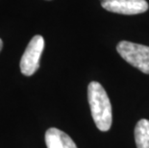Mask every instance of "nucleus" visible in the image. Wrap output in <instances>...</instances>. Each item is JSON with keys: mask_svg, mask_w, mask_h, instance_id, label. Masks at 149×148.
Instances as JSON below:
<instances>
[{"mask_svg": "<svg viewBox=\"0 0 149 148\" xmlns=\"http://www.w3.org/2000/svg\"><path fill=\"white\" fill-rule=\"evenodd\" d=\"M44 48L42 36H35L28 43L20 60V70L25 76H31L40 67V60Z\"/></svg>", "mask_w": 149, "mask_h": 148, "instance_id": "nucleus-3", "label": "nucleus"}, {"mask_svg": "<svg viewBox=\"0 0 149 148\" xmlns=\"http://www.w3.org/2000/svg\"><path fill=\"white\" fill-rule=\"evenodd\" d=\"M101 6L105 10L120 15H139L149 8L145 0H101Z\"/></svg>", "mask_w": 149, "mask_h": 148, "instance_id": "nucleus-4", "label": "nucleus"}, {"mask_svg": "<svg viewBox=\"0 0 149 148\" xmlns=\"http://www.w3.org/2000/svg\"><path fill=\"white\" fill-rule=\"evenodd\" d=\"M47 148H77L72 138L57 128H50L45 133Z\"/></svg>", "mask_w": 149, "mask_h": 148, "instance_id": "nucleus-5", "label": "nucleus"}, {"mask_svg": "<svg viewBox=\"0 0 149 148\" xmlns=\"http://www.w3.org/2000/svg\"><path fill=\"white\" fill-rule=\"evenodd\" d=\"M116 50L128 64L149 74V46L122 40L117 44Z\"/></svg>", "mask_w": 149, "mask_h": 148, "instance_id": "nucleus-2", "label": "nucleus"}, {"mask_svg": "<svg viewBox=\"0 0 149 148\" xmlns=\"http://www.w3.org/2000/svg\"><path fill=\"white\" fill-rule=\"evenodd\" d=\"M135 140L137 148H149V120L142 118L135 127Z\"/></svg>", "mask_w": 149, "mask_h": 148, "instance_id": "nucleus-6", "label": "nucleus"}, {"mask_svg": "<svg viewBox=\"0 0 149 148\" xmlns=\"http://www.w3.org/2000/svg\"><path fill=\"white\" fill-rule=\"evenodd\" d=\"M2 46H3V42H2V40L0 39V51H1V49H2Z\"/></svg>", "mask_w": 149, "mask_h": 148, "instance_id": "nucleus-7", "label": "nucleus"}, {"mask_svg": "<svg viewBox=\"0 0 149 148\" xmlns=\"http://www.w3.org/2000/svg\"><path fill=\"white\" fill-rule=\"evenodd\" d=\"M88 99L96 127L102 132L109 131L113 123L112 105L105 89L98 82H91L88 87Z\"/></svg>", "mask_w": 149, "mask_h": 148, "instance_id": "nucleus-1", "label": "nucleus"}]
</instances>
